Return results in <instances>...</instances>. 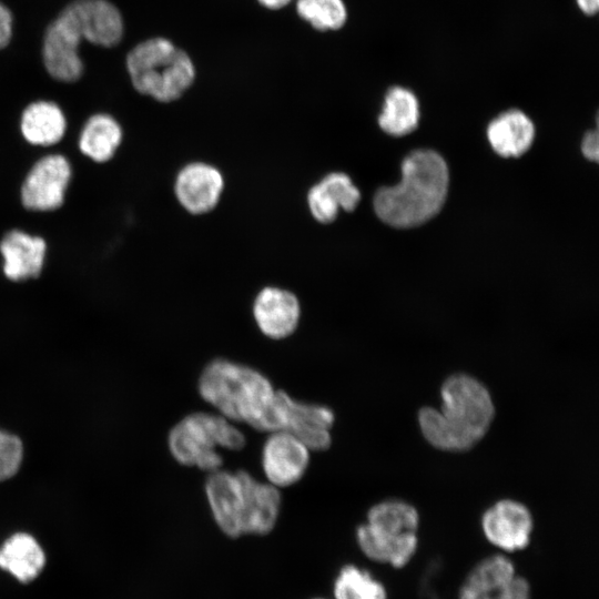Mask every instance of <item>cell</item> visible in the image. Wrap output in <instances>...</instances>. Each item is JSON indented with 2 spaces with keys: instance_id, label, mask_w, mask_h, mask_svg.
<instances>
[{
  "instance_id": "cell-1",
  "label": "cell",
  "mask_w": 599,
  "mask_h": 599,
  "mask_svg": "<svg viewBox=\"0 0 599 599\" xmlns=\"http://www.w3.org/2000/svg\"><path fill=\"white\" fill-rule=\"evenodd\" d=\"M440 397L439 409L425 406L418 410L424 438L443 451L469 450L484 438L494 420L489 390L475 377L456 373L441 384Z\"/></svg>"
},
{
  "instance_id": "cell-2",
  "label": "cell",
  "mask_w": 599,
  "mask_h": 599,
  "mask_svg": "<svg viewBox=\"0 0 599 599\" xmlns=\"http://www.w3.org/2000/svg\"><path fill=\"white\" fill-rule=\"evenodd\" d=\"M199 392L231 422H243L261 432L281 430L278 390L252 367L214 359L200 376Z\"/></svg>"
},
{
  "instance_id": "cell-3",
  "label": "cell",
  "mask_w": 599,
  "mask_h": 599,
  "mask_svg": "<svg viewBox=\"0 0 599 599\" xmlns=\"http://www.w3.org/2000/svg\"><path fill=\"white\" fill-rule=\"evenodd\" d=\"M448 183V167L438 153L414 151L402 163L400 182L376 192L375 212L383 222L394 227L420 225L440 211Z\"/></svg>"
},
{
  "instance_id": "cell-4",
  "label": "cell",
  "mask_w": 599,
  "mask_h": 599,
  "mask_svg": "<svg viewBox=\"0 0 599 599\" xmlns=\"http://www.w3.org/2000/svg\"><path fill=\"white\" fill-rule=\"evenodd\" d=\"M205 493L215 524L230 538L270 534L281 508L277 487L261 483L245 470L210 473Z\"/></svg>"
},
{
  "instance_id": "cell-5",
  "label": "cell",
  "mask_w": 599,
  "mask_h": 599,
  "mask_svg": "<svg viewBox=\"0 0 599 599\" xmlns=\"http://www.w3.org/2000/svg\"><path fill=\"white\" fill-rule=\"evenodd\" d=\"M417 509L400 499L377 502L367 512L366 521L355 531L363 555L372 561L404 568L418 547Z\"/></svg>"
},
{
  "instance_id": "cell-6",
  "label": "cell",
  "mask_w": 599,
  "mask_h": 599,
  "mask_svg": "<svg viewBox=\"0 0 599 599\" xmlns=\"http://www.w3.org/2000/svg\"><path fill=\"white\" fill-rule=\"evenodd\" d=\"M134 89L160 102H172L192 85L195 67L190 55L165 38L135 45L126 57Z\"/></svg>"
},
{
  "instance_id": "cell-7",
  "label": "cell",
  "mask_w": 599,
  "mask_h": 599,
  "mask_svg": "<svg viewBox=\"0 0 599 599\" xmlns=\"http://www.w3.org/2000/svg\"><path fill=\"white\" fill-rule=\"evenodd\" d=\"M244 445L243 433L221 414L187 415L169 435L170 450L180 464L195 466L209 473L220 469L223 464L217 447L240 450Z\"/></svg>"
},
{
  "instance_id": "cell-8",
  "label": "cell",
  "mask_w": 599,
  "mask_h": 599,
  "mask_svg": "<svg viewBox=\"0 0 599 599\" xmlns=\"http://www.w3.org/2000/svg\"><path fill=\"white\" fill-rule=\"evenodd\" d=\"M458 599H531V587L517 573L507 556L496 554L470 569L460 586Z\"/></svg>"
},
{
  "instance_id": "cell-9",
  "label": "cell",
  "mask_w": 599,
  "mask_h": 599,
  "mask_svg": "<svg viewBox=\"0 0 599 599\" xmlns=\"http://www.w3.org/2000/svg\"><path fill=\"white\" fill-rule=\"evenodd\" d=\"M72 177L69 160L59 153L47 154L33 163L20 189L23 207L31 212H51L65 200Z\"/></svg>"
},
{
  "instance_id": "cell-10",
  "label": "cell",
  "mask_w": 599,
  "mask_h": 599,
  "mask_svg": "<svg viewBox=\"0 0 599 599\" xmlns=\"http://www.w3.org/2000/svg\"><path fill=\"white\" fill-rule=\"evenodd\" d=\"M480 525L485 538L493 546L506 552H515L528 547L534 519L526 505L506 498L485 510Z\"/></svg>"
},
{
  "instance_id": "cell-11",
  "label": "cell",
  "mask_w": 599,
  "mask_h": 599,
  "mask_svg": "<svg viewBox=\"0 0 599 599\" xmlns=\"http://www.w3.org/2000/svg\"><path fill=\"white\" fill-rule=\"evenodd\" d=\"M82 33L70 12L64 8L49 26L43 44V61L49 74L58 81L74 82L83 73L79 57Z\"/></svg>"
},
{
  "instance_id": "cell-12",
  "label": "cell",
  "mask_w": 599,
  "mask_h": 599,
  "mask_svg": "<svg viewBox=\"0 0 599 599\" xmlns=\"http://www.w3.org/2000/svg\"><path fill=\"white\" fill-rule=\"evenodd\" d=\"M281 430L294 435L311 450H325L331 446L334 413L326 406L306 404L278 390Z\"/></svg>"
},
{
  "instance_id": "cell-13",
  "label": "cell",
  "mask_w": 599,
  "mask_h": 599,
  "mask_svg": "<svg viewBox=\"0 0 599 599\" xmlns=\"http://www.w3.org/2000/svg\"><path fill=\"white\" fill-rule=\"evenodd\" d=\"M309 449L285 430L271 432L262 450V466L270 484L287 487L298 481L306 471Z\"/></svg>"
},
{
  "instance_id": "cell-14",
  "label": "cell",
  "mask_w": 599,
  "mask_h": 599,
  "mask_svg": "<svg viewBox=\"0 0 599 599\" xmlns=\"http://www.w3.org/2000/svg\"><path fill=\"white\" fill-rule=\"evenodd\" d=\"M47 242L39 235L21 230L7 232L0 241L2 272L11 282H23L40 276L45 256Z\"/></svg>"
},
{
  "instance_id": "cell-15",
  "label": "cell",
  "mask_w": 599,
  "mask_h": 599,
  "mask_svg": "<svg viewBox=\"0 0 599 599\" xmlns=\"http://www.w3.org/2000/svg\"><path fill=\"white\" fill-rule=\"evenodd\" d=\"M222 190L223 177L219 170L201 162L184 166L175 181L179 202L193 214L211 211L217 204Z\"/></svg>"
},
{
  "instance_id": "cell-16",
  "label": "cell",
  "mask_w": 599,
  "mask_h": 599,
  "mask_svg": "<svg viewBox=\"0 0 599 599\" xmlns=\"http://www.w3.org/2000/svg\"><path fill=\"white\" fill-rule=\"evenodd\" d=\"M65 8L89 42L102 47H113L120 42L123 33L122 17L108 0H75Z\"/></svg>"
},
{
  "instance_id": "cell-17",
  "label": "cell",
  "mask_w": 599,
  "mask_h": 599,
  "mask_svg": "<svg viewBox=\"0 0 599 599\" xmlns=\"http://www.w3.org/2000/svg\"><path fill=\"white\" fill-rule=\"evenodd\" d=\"M254 318L264 335L280 339L290 336L297 327L300 304L291 292L265 287L254 302Z\"/></svg>"
},
{
  "instance_id": "cell-18",
  "label": "cell",
  "mask_w": 599,
  "mask_h": 599,
  "mask_svg": "<svg viewBox=\"0 0 599 599\" xmlns=\"http://www.w3.org/2000/svg\"><path fill=\"white\" fill-rule=\"evenodd\" d=\"M359 200L358 189L348 175L341 172L326 175L307 195L311 213L321 223L333 222L339 209L353 211Z\"/></svg>"
},
{
  "instance_id": "cell-19",
  "label": "cell",
  "mask_w": 599,
  "mask_h": 599,
  "mask_svg": "<svg viewBox=\"0 0 599 599\" xmlns=\"http://www.w3.org/2000/svg\"><path fill=\"white\" fill-rule=\"evenodd\" d=\"M535 126L529 116L518 109H510L496 116L487 128V138L500 156L517 158L530 148Z\"/></svg>"
},
{
  "instance_id": "cell-20",
  "label": "cell",
  "mask_w": 599,
  "mask_h": 599,
  "mask_svg": "<svg viewBox=\"0 0 599 599\" xmlns=\"http://www.w3.org/2000/svg\"><path fill=\"white\" fill-rule=\"evenodd\" d=\"M67 131V119L58 104L35 101L22 112L20 132L33 146L48 148L58 144Z\"/></svg>"
},
{
  "instance_id": "cell-21",
  "label": "cell",
  "mask_w": 599,
  "mask_h": 599,
  "mask_svg": "<svg viewBox=\"0 0 599 599\" xmlns=\"http://www.w3.org/2000/svg\"><path fill=\"white\" fill-rule=\"evenodd\" d=\"M44 565L43 549L29 534H14L0 547V568L21 582L37 578Z\"/></svg>"
},
{
  "instance_id": "cell-22",
  "label": "cell",
  "mask_w": 599,
  "mask_h": 599,
  "mask_svg": "<svg viewBox=\"0 0 599 599\" xmlns=\"http://www.w3.org/2000/svg\"><path fill=\"white\" fill-rule=\"evenodd\" d=\"M123 138L118 121L109 114L91 115L84 123L79 139V151L95 163L109 162L115 155Z\"/></svg>"
},
{
  "instance_id": "cell-23",
  "label": "cell",
  "mask_w": 599,
  "mask_h": 599,
  "mask_svg": "<svg viewBox=\"0 0 599 599\" xmlns=\"http://www.w3.org/2000/svg\"><path fill=\"white\" fill-rule=\"evenodd\" d=\"M419 118V101L410 89L393 85L387 90L378 115V124L384 132L394 136L406 135L417 128Z\"/></svg>"
},
{
  "instance_id": "cell-24",
  "label": "cell",
  "mask_w": 599,
  "mask_h": 599,
  "mask_svg": "<svg viewBox=\"0 0 599 599\" xmlns=\"http://www.w3.org/2000/svg\"><path fill=\"white\" fill-rule=\"evenodd\" d=\"M332 590L334 599H388L385 585L354 564L339 568Z\"/></svg>"
},
{
  "instance_id": "cell-25",
  "label": "cell",
  "mask_w": 599,
  "mask_h": 599,
  "mask_svg": "<svg viewBox=\"0 0 599 599\" xmlns=\"http://www.w3.org/2000/svg\"><path fill=\"white\" fill-rule=\"evenodd\" d=\"M296 12L319 31L339 30L348 17L344 0H297Z\"/></svg>"
},
{
  "instance_id": "cell-26",
  "label": "cell",
  "mask_w": 599,
  "mask_h": 599,
  "mask_svg": "<svg viewBox=\"0 0 599 599\" xmlns=\"http://www.w3.org/2000/svg\"><path fill=\"white\" fill-rule=\"evenodd\" d=\"M22 443L16 436L0 430V481L12 477L22 461Z\"/></svg>"
},
{
  "instance_id": "cell-27",
  "label": "cell",
  "mask_w": 599,
  "mask_h": 599,
  "mask_svg": "<svg viewBox=\"0 0 599 599\" xmlns=\"http://www.w3.org/2000/svg\"><path fill=\"white\" fill-rule=\"evenodd\" d=\"M12 35V14L0 3V50L6 48Z\"/></svg>"
},
{
  "instance_id": "cell-28",
  "label": "cell",
  "mask_w": 599,
  "mask_h": 599,
  "mask_svg": "<svg viewBox=\"0 0 599 599\" xmlns=\"http://www.w3.org/2000/svg\"><path fill=\"white\" fill-rule=\"evenodd\" d=\"M581 151L590 161H598L599 158V139L597 130L588 132L582 140Z\"/></svg>"
},
{
  "instance_id": "cell-29",
  "label": "cell",
  "mask_w": 599,
  "mask_h": 599,
  "mask_svg": "<svg viewBox=\"0 0 599 599\" xmlns=\"http://www.w3.org/2000/svg\"><path fill=\"white\" fill-rule=\"evenodd\" d=\"M578 9L588 17H592L598 12L599 0H575Z\"/></svg>"
},
{
  "instance_id": "cell-30",
  "label": "cell",
  "mask_w": 599,
  "mask_h": 599,
  "mask_svg": "<svg viewBox=\"0 0 599 599\" xmlns=\"http://www.w3.org/2000/svg\"><path fill=\"white\" fill-rule=\"evenodd\" d=\"M264 8L278 10L286 7L292 0H257Z\"/></svg>"
},
{
  "instance_id": "cell-31",
  "label": "cell",
  "mask_w": 599,
  "mask_h": 599,
  "mask_svg": "<svg viewBox=\"0 0 599 599\" xmlns=\"http://www.w3.org/2000/svg\"><path fill=\"white\" fill-rule=\"evenodd\" d=\"M311 599H327V598H324V597H313Z\"/></svg>"
}]
</instances>
